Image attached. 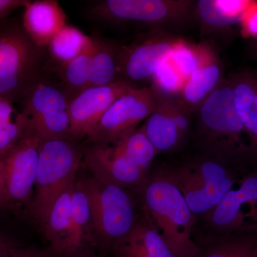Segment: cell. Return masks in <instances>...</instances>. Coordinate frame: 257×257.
Instances as JSON below:
<instances>
[{
	"instance_id": "6da1fadb",
	"label": "cell",
	"mask_w": 257,
	"mask_h": 257,
	"mask_svg": "<svg viewBox=\"0 0 257 257\" xmlns=\"http://www.w3.org/2000/svg\"><path fill=\"white\" fill-rule=\"evenodd\" d=\"M247 165L198 150L193 156L159 170L183 194L197 220L202 221L248 170Z\"/></svg>"
},
{
	"instance_id": "7a4b0ae2",
	"label": "cell",
	"mask_w": 257,
	"mask_h": 257,
	"mask_svg": "<svg viewBox=\"0 0 257 257\" xmlns=\"http://www.w3.org/2000/svg\"><path fill=\"white\" fill-rule=\"evenodd\" d=\"M194 115V137L198 150L222 155L243 165L255 163L228 77Z\"/></svg>"
},
{
	"instance_id": "3957f363",
	"label": "cell",
	"mask_w": 257,
	"mask_h": 257,
	"mask_svg": "<svg viewBox=\"0 0 257 257\" xmlns=\"http://www.w3.org/2000/svg\"><path fill=\"white\" fill-rule=\"evenodd\" d=\"M143 209L177 257H197L200 246L193 238L197 219L183 194L159 168L140 190Z\"/></svg>"
},
{
	"instance_id": "277c9868",
	"label": "cell",
	"mask_w": 257,
	"mask_h": 257,
	"mask_svg": "<svg viewBox=\"0 0 257 257\" xmlns=\"http://www.w3.org/2000/svg\"><path fill=\"white\" fill-rule=\"evenodd\" d=\"M47 47L37 45L23 23L1 20L0 98L22 101L49 72Z\"/></svg>"
},
{
	"instance_id": "5b68a950",
	"label": "cell",
	"mask_w": 257,
	"mask_h": 257,
	"mask_svg": "<svg viewBox=\"0 0 257 257\" xmlns=\"http://www.w3.org/2000/svg\"><path fill=\"white\" fill-rule=\"evenodd\" d=\"M72 139L40 143L35 195L30 211L43 228L54 204L82 165V153Z\"/></svg>"
},
{
	"instance_id": "8992f818",
	"label": "cell",
	"mask_w": 257,
	"mask_h": 257,
	"mask_svg": "<svg viewBox=\"0 0 257 257\" xmlns=\"http://www.w3.org/2000/svg\"><path fill=\"white\" fill-rule=\"evenodd\" d=\"M192 0H103L89 10L94 20L114 25H135L147 30H172L194 21Z\"/></svg>"
},
{
	"instance_id": "52a82bcc",
	"label": "cell",
	"mask_w": 257,
	"mask_h": 257,
	"mask_svg": "<svg viewBox=\"0 0 257 257\" xmlns=\"http://www.w3.org/2000/svg\"><path fill=\"white\" fill-rule=\"evenodd\" d=\"M69 96L63 84L47 77L36 84L22 101L23 109L16 119L23 126L24 138L42 142L72 139L69 114Z\"/></svg>"
},
{
	"instance_id": "ba28073f",
	"label": "cell",
	"mask_w": 257,
	"mask_h": 257,
	"mask_svg": "<svg viewBox=\"0 0 257 257\" xmlns=\"http://www.w3.org/2000/svg\"><path fill=\"white\" fill-rule=\"evenodd\" d=\"M79 181L89 200L93 229L104 241L114 244L127 234L140 216L128 189L95 177Z\"/></svg>"
},
{
	"instance_id": "9c48e42d",
	"label": "cell",
	"mask_w": 257,
	"mask_h": 257,
	"mask_svg": "<svg viewBox=\"0 0 257 257\" xmlns=\"http://www.w3.org/2000/svg\"><path fill=\"white\" fill-rule=\"evenodd\" d=\"M182 37L162 30L140 34L128 45H122L119 60L120 80L135 87H147L161 64L170 60Z\"/></svg>"
},
{
	"instance_id": "30bf717a",
	"label": "cell",
	"mask_w": 257,
	"mask_h": 257,
	"mask_svg": "<svg viewBox=\"0 0 257 257\" xmlns=\"http://www.w3.org/2000/svg\"><path fill=\"white\" fill-rule=\"evenodd\" d=\"M207 236L257 231V168L248 169L209 215Z\"/></svg>"
},
{
	"instance_id": "8fae6325",
	"label": "cell",
	"mask_w": 257,
	"mask_h": 257,
	"mask_svg": "<svg viewBox=\"0 0 257 257\" xmlns=\"http://www.w3.org/2000/svg\"><path fill=\"white\" fill-rule=\"evenodd\" d=\"M40 143L35 137H25L0 157L2 209L15 210L30 200L36 182Z\"/></svg>"
},
{
	"instance_id": "7c38bea8",
	"label": "cell",
	"mask_w": 257,
	"mask_h": 257,
	"mask_svg": "<svg viewBox=\"0 0 257 257\" xmlns=\"http://www.w3.org/2000/svg\"><path fill=\"white\" fill-rule=\"evenodd\" d=\"M155 95L150 87H135L118 98L87 135L92 144H111L136 130L155 110Z\"/></svg>"
},
{
	"instance_id": "4fadbf2b",
	"label": "cell",
	"mask_w": 257,
	"mask_h": 257,
	"mask_svg": "<svg viewBox=\"0 0 257 257\" xmlns=\"http://www.w3.org/2000/svg\"><path fill=\"white\" fill-rule=\"evenodd\" d=\"M155 97V110L143 127L158 154L175 153L183 147L190 135L193 114L178 98Z\"/></svg>"
},
{
	"instance_id": "5bb4252c",
	"label": "cell",
	"mask_w": 257,
	"mask_h": 257,
	"mask_svg": "<svg viewBox=\"0 0 257 257\" xmlns=\"http://www.w3.org/2000/svg\"><path fill=\"white\" fill-rule=\"evenodd\" d=\"M84 163L95 178L126 189L141 190L151 174L111 144H92L85 152Z\"/></svg>"
},
{
	"instance_id": "9a60e30c",
	"label": "cell",
	"mask_w": 257,
	"mask_h": 257,
	"mask_svg": "<svg viewBox=\"0 0 257 257\" xmlns=\"http://www.w3.org/2000/svg\"><path fill=\"white\" fill-rule=\"evenodd\" d=\"M132 88L135 87L120 80L87 88L74 96L69 103L71 138L87 137L109 106Z\"/></svg>"
},
{
	"instance_id": "2e32d148",
	"label": "cell",
	"mask_w": 257,
	"mask_h": 257,
	"mask_svg": "<svg viewBox=\"0 0 257 257\" xmlns=\"http://www.w3.org/2000/svg\"><path fill=\"white\" fill-rule=\"evenodd\" d=\"M112 250L114 257H177L145 212Z\"/></svg>"
},
{
	"instance_id": "e0dca14e",
	"label": "cell",
	"mask_w": 257,
	"mask_h": 257,
	"mask_svg": "<svg viewBox=\"0 0 257 257\" xmlns=\"http://www.w3.org/2000/svg\"><path fill=\"white\" fill-rule=\"evenodd\" d=\"M76 179L56 201L46 224L44 226V234L50 242V248L59 256H74V232L72 219V199Z\"/></svg>"
},
{
	"instance_id": "ac0fdd59",
	"label": "cell",
	"mask_w": 257,
	"mask_h": 257,
	"mask_svg": "<svg viewBox=\"0 0 257 257\" xmlns=\"http://www.w3.org/2000/svg\"><path fill=\"white\" fill-rule=\"evenodd\" d=\"M222 63L215 49L186 80L178 99L192 114L224 80Z\"/></svg>"
},
{
	"instance_id": "d6986e66",
	"label": "cell",
	"mask_w": 257,
	"mask_h": 257,
	"mask_svg": "<svg viewBox=\"0 0 257 257\" xmlns=\"http://www.w3.org/2000/svg\"><path fill=\"white\" fill-rule=\"evenodd\" d=\"M24 28L37 45L47 47L67 25V15L56 0L32 2L24 12Z\"/></svg>"
},
{
	"instance_id": "ffe728a7",
	"label": "cell",
	"mask_w": 257,
	"mask_h": 257,
	"mask_svg": "<svg viewBox=\"0 0 257 257\" xmlns=\"http://www.w3.org/2000/svg\"><path fill=\"white\" fill-rule=\"evenodd\" d=\"M235 104L246 130L250 152L257 162V106L255 102L254 72L239 71L229 76Z\"/></svg>"
},
{
	"instance_id": "44dd1931",
	"label": "cell",
	"mask_w": 257,
	"mask_h": 257,
	"mask_svg": "<svg viewBox=\"0 0 257 257\" xmlns=\"http://www.w3.org/2000/svg\"><path fill=\"white\" fill-rule=\"evenodd\" d=\"M202 37L227 39L234 35L235 28L241 25V17L235 16L219 6L217 0L196 1L193 13Z\"/></svg>"
},
{
	"instance_id": "7402d4cb",
	"label": "cell",
	"mask_w": 257,
	"mask_h": 257,
	"mask_svg": "<svg viewBox=\"0 0 257 257\" xmlns=\"http://www.w3.org/2000/svg\"><path fill=\"white\" fill-rule=\"evenodd\" d=\"M92 37H88L79 29L66 25L53 37L48 46L49 72L57 69L82 55L92 44Z\"/></svg>"
},
{
	"instance_id": "603a6c76",
	"label": "cell",
	"mask_w": 257,
	"mask_h": 257,
	"mask_svg": "<svg viewBox=\"0 0 257 257\" xmlns=\"http://www.w3.org/2000/svg\"><path fill=\"white\" fill-rule=\"evenodd\" d=\"M197 243L201 250L197 257H253L257 231L205 236L204 241Z\"/></svg>"
},
{
	"instance_id": "cb8c5ba5",
	"label": "cell",
	"mask_w": 257,
	"mask_h": 257,
	"mask_svg": "<svg viewBox=\"0 0 257 257\" xmlns=\"http://www.w3.org/2000/svg\"><path fill=\"white\" fill-rule=\"evenodd\" d=\"M89 87L107 85L120 81L119 44L94 37Z\"/></svg>"
},
{
	"instance_id": "d4e9b609",
	"label": "cell",
	"mask_w": 257,
	"mask_h": 257,
	"mask_svg": "<svg viewBox=\"0 0 257 257\" xmlns=\"http://www.w3.org/2000/svg\"><path fill=\"white\" fill-rule=\"evenodd\" d=\"M93 45L94 43L92 41L91 46L84 53L57 69L55 72L68 93L69 101L89 87Z\"/></svg>"
},
{
	"instance_id": "484cf974",
	"label": "cell",
	"mask_w": 257,
	"mask_h": 257,
	"mask_svg": "<svg viewBox=\"0 0 257 257\" xmlns=\"http://www.w3.org/2000/svg\"><path fill=\"white\" fill-rule=\"evenodd\" d=\"M118 150L136 162L144 168L150 170L155 157L156 149L147 138L143 126L133 130L111 143Z\"/></svg>"
},
{
	"instance_id": "4316f807",
	"label": "cell",
	"mask_w": 257,
	"mask_h": 257,
	"mask_svg": "<svg viewBox=\"0 0 257 257\" xmlns=\"http://www.w3.org/2000/svg\"><path fill=\"white\" fill-rule=\"evenodd\" d=\"M72 210L74 246L77 255L82 251L86 242H89L92 239L91 226H92L89 200L79 180H76L74 185L72 194Z\"/></svg>"
},
{
	"instance_id": "83f0119b",
	"label": "cell",
	"mask_w": 257,
	"mask_h": 257,
	"mask_svg": "<svg viewBox=\"0 0 257 257\" xmlns=\"http://www.w3.org/2000/svg\"><path fill=\"white\" fill-rule=\"evenodd\" d=\"M214 48L209 42L192 43L182 38L175 47L170 61L187 80L207 60Z\"/></svg>"
},
{
	"instance_id": "f1b7e54d",
	"label": "cell",
	"mask_w": 257,
	"mask_h": 257,
	"mask_svg": "<svg viewBox=\"0 0 257 257\" xmlns=\"http://www.w3.org/2000/svg\"><path fill=\"white\" fill-rule=\"evenodd\" d=\"M186 79L170 60L161 64L150 82L155 95L169 99L178 98L183 89Z\"/></svg>"
},
{
	"instance_id": "f546056e",
	"label": "cell",
	"mask_w": 257,
	"mask_h": 257,
	"mask_svg": "<svg viewBox=\"0 0 257 257\" xmlns=\"http://www.w3.org/2000/svg\"><path fill=\"white\" fill-rule=\"evenodd\" d=\"M13 103L0 99V157L4 156L24 138L23 130L18 119L12 120Z\"/></svg>"
},
{
	"instance_id": "4dcf8cb0",
	"label": "cell",
	"mask_w": 257,
	"mask_h": 257,
	"mask_svg": "<svg viewBox=\"0 0 257 257\" xmlns=\"http://www.w3.org/2000/svg\"><path fill=\"white\" fill-rule=\"evenodd\" d=\"M0 248V257H50L54 253L51 248L20 246L3 238L1 239Z\"/></svg>"
},
{
	"instance_id": "1f68e13d",
	"label": "cell",
	"mask_w": 257,
	"mask_h": 257,
	"mask_svg": "<svg viewBox=\"0 0 257 257\" xmlns=\"http://www.w3.org/2000/svg\"><path fill=\"white\" fill-rule=\"evenodd\" d=\"M240 33L244 38L257 39V1L252 0L243 14L240 25Z\"/></svg>"
},
{
	"instance_id": "d6a6232c",
	"label": "cell",
	"mask_w": 257,
	"mask_h": 257,
	"mask_svg": "<svg viewBox=\"0 0 257 257\" xmlns=\"http://www.w3.org/2000/svg\"><path fill=\"white\" fill-rule=\"evenodd\" d=\"M31 3L30 0H0V19L5 20L15 10L27 8Z\"/></svg>"
},
{
	"instance_id": "836d02e7",
	"label": "cell",
	"mask_w": 257,
	"mask_h": 257,
	"mask_svg": "<svg viewBox=\"0 0 257 257\" xmlns=\"http://www.w3.org/2000/svg\"><path fill=\"white\" fill-rule=\"evenodd\" d=\"M255 102L257 106V72H254Z\"/></svg>"
},
{
	"instance_id": "e575fe53",
	"label": "cell",
	"mask_w": 257,
	"mask_h": 257,
	"mask_svg": "<svg viewBox=\"0 0 257 257\" xmlns=\"http://www.w3.org/2000/svg\"><path fill=\"white\" fill-rule=\"evenodd\" d=\"M253 257H257V248L256 250V252H255L254 256H253Z\"/></svg>"
},
{
	"instance_id": "d590c367",
	"label": "cell",
	"mask_w": 257,
	"mask_h": 257,
	"mask_svg": "<svg viewBox=\"0 0 257 257\" xmlns=\"http://www.w3.org/2000/svg\"><path fill=\"white\" fill-rule=\"evenodd\" d=\"M87 257H92V256H87Z\"/></svg>"
}]
</instances>
